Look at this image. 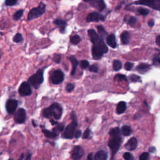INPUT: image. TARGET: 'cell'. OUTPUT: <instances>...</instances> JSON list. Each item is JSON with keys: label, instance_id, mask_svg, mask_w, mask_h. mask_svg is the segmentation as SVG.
<instances>
[{"label": "cell", "instance_id": "obj_39", "mask_svg": "<svg viewBox=\"0 0 160 160\" xmlns=\"http://www.w3.org/2000/svg\"><path fill=\"white\" fill-rule=\"evenodd\" d=\"M74 89V84H72V83H68L67 85V86H66V90L69 93L73 91Z\"/></svg>", "mask_w": 160, "mask_h": 160}, {"label": "cell", "instance_id": "obj_42", "mask_svg": "<svg viewBox=\"0 0 160 160\" xmlns=\"http://www.w3.org/2000/svg\"><path fill=\"white\" fill-rule=\"evenodd\" d=\"M123 158L126 160H130V159H133V156H132V154H131L130 153L126 152L123 154Z\"/></svg>", "mask_w": 160, "mask_h": 160}, {"label": "cell", "instance_id": "obj_40", "mask_svg": "<svg viewBox=\"0 0 160 160\" xmlns=\"http://www.w3.org/2000/svg\"><path fill=\"white\" fill-rule=\"evenodd\" d=\"M99 70V68L96 64H93L89 67V72L93 73H97Z\"/></svg>", "mask_w": 160, "mask_h": 160}, {"label": "cell", "instance_id": "obj_30", "mask_svg": "<svg viewBox=\"0 0 160 160\" xmlns=\"http://www.w3.org/2000/svg\"><path fill=\"white\" fill-rule=\"evenodd\" d=\"M81 41V38L78 35H74L70 38V42L73 45H78Z\"/></svg>", "mask_w": 160, "mask_h": 160}, {"label": "cell", "instance_id": "obj_2", "mask_svg": "<svg viewBox=\"0 0 160 160\" xmlns=\"http://www.w3.org/2000/svg\"><path fill=\"white\" fill-rule=\"evenodd\" d=\"M88 33L89 37L90 38L91 41L93 44V46L95 47V48L101 51L103 54L108 53V48L107 46L105 45V42L103 41V39L100 36H99V35L96 33L95 30L93 29L89 30L88 31Z\"/></svg>", "mask_w": 160, "mask_h": 160}, {"label": "cell", "instance_id": "obj_14", "mask_svg": "<svg viewBox=\"0 0 160 160\" xmlns=\"http://www.w3.org/2000/svg\"><path fill=\"white\" fill-rule=\"evenodd\" d=\"M84 149L79 146H76L75 147L72 153V158L74 160H78L81 159L82 157L84 156Z\"/></svg>", "mask_w": 160, "mask_h": 160}, {"label": "cell", "instance_id": "obj_49", "mask_svg": "<svg viewBox=\"0 0 160 160\" xmlns=\"http://www.w3.org/2000/svg\"><path fill=\"white\" fill-rule=\"evenodd\" d=\"M156 43L158 46H160V36H158L156 39Z\"/></svg>", "mask_w": 160, "mask_h": 160}, {"label": "cell", "instance_id": "obj_31", "mask_svg": "<svg viewBox=\"0 0 160 160\" xmlns=\"http://www.w3.org/2000/svg\"><path fill=\"white\" fill-rule=\"evenodd\" d=\"M13 40L14 42H15V43H21V42L23 41V38L22 35L21 33L16 34V35L13 37Z\"/></svg>", "mask_w": 160, "mask_h": 160}, {"label": "cell", "instance_id": "obj_45", "mask_svg": "<svg viewBox=\"0 0 160 160\" xmlns=\"http://www.w3.org/2000/svg\"><path fill=\"white\" fill-rule=\"evenodd\" d=\"M89 135H90V130L88 128L84 132L83 135V139H87V138H88L89 136Z\"/></svg>", "mask_w": 160, "mask_h": 160}, {"label": "cell", "instance_id": "obj_32", "mask_svg": "<svg viewBox=\"0 0 160 160\" xmlns=\"http://www.w3.org/2000/svg\"><path fill=\"white\" fill-rule=\"evenodd\" d=\"M153 64L154 66L156 67H159L160 64V57L159 54H158L154 56V57L153 59Z\"/></svg>", "mask_w": 160, "mask_h": 160}, {"label": "cell", "instance_id": "obj_55", "mask_svg": "<svg viewBox=\"0 0 160 160\" xmlns=\"http://www.w3.org/2000/svg\"><path fill=\"white\" fill-rule=\"evenodd\" d=\"M32 123H33V126H35V127H36V126H37V125H36V123H35L34 121H32Z\"/></svg>", "mask_w": 160, "mask_h": 160}, {"label": "cell", "instance_id": "obj_3", "mask_svg": "<svg viewBox=\"0 0 160 160\" xmlns=\"http://www.w3.org/2000/svg\"><path fill=\"white\" fill-rule=\"evenodd\" d=\"M63 113L62 107L59 103H55L51 105L50 107L45 108L43 111V115L46 118L53 116L55 120H59L61 118Z\"/></svg>", "mask_w": 160, "mask_h": 160}, {"label": "cell", "instance_id": "obj_37", "mask_svg": "<svg viewBox=\"0 0 160 160\" xmlns=\"http://www.w3.org/2000/svg\"><path fill=\"white\" fill-rule=\"evenodd\" d=\"M89 65V62L86 60H82L80 63V67L82 69H86Z\"/></svg>", "mask_w": 160, "mask_h": 160}, {"label": "cell", "instance_id": "obj_7", "mask_svg": "<svg viewBox=\"0 0 160 160\" xmlns=\"http://www.w3.org/2000/svg\"><path fill=\"white\" fill-rule=\"evenodd\" d=\"M134 4L147 6L158 11L160 9V0H139L135 2Z\"/></svg>", "mask_w": 160, "mask_h": 160}, {"label": "cell", "instance_id": "obj_48", "mask_svg": "<svg viewBox=\"0 0 160 160\" xmlns=\"http://www.w3.org/2000/svg\"><path fill=\"white\" fill-rule=\"evenodd\" d=\"M149 152L152 153H154L155 152H156V148L154 147H150L149 149Z\"/></svg>", "mask_w": 160, "mask_h": 160}, {"label": "cell", "instance_id": "obj_54", "mask_svg": "<svg viewBox=\"0 0 160 160\" xmlns=\"http://www.w3.org/2000/svg\"><path fill=\"white\" fill-rule=\"evenodd\" d=\"M24 156H25L24 154H21V156L20 157V159H24Z\"/></svg>", "mask_w": 160, "mask_h": 160}, {"label": "cell", "instance_id": "obj_21", "mask_svg": "<svg viewBox=\"0 0 160 160\" xmlns=\"http://www.w3.org/2000/svg\"><path fill=\"white\" fill-rule=\"evenodd\" d=\"M108 158V154L105 151H103V150H101V151H99L97 152L95 155V158L94 159L96 160H106Z\"/></svg>", "mask_w": 160, "mask_h": 160}, {"label": "cell", "instance_id": "obj_27", "mask_svg": "<svg viewBox=\"0 0 160 160\" xmlns=\"http://www.w3.org/2000/svg\"><path fill=\"white\" fill-rule=\"evenodd\" d=\"M125 21H126L127 23L130 26H133L135 25L136 23L138 21L137 18L134 17V16H131L128 19H127L126 18H125Z\"/></svg>", "mask_w": 160, "mask_h": 160}, {"label": "cell", "instance_id": "obj_52", "mask_svg": "<svg viewBox=\"0 0 160 160\" xmlns=\"http://www.w3.org/2000/svg\"><path fill=\"white\" fill-rule=\"evenodd\" d=\"M26 159H31V153H29L28 154V156L26 158Z\"/></svg>", "mask_w": 160, "mask_h": 160}, {"label": "cell", "instance_id": "obj_18", "mask_svg": "<svg viewBox=\"0 0 160 160\" xmlns=\"http://www.w3.org/2000/svg\"><path fill=\"white\" fill-rule=\"evenodd\" d=\"M106 43L112 48H115L117 46V43L116 41V38L115 35L111 34L110 35H108L106 36Z\"/></svg>", "mask_w": 160, "mask_h": 160}, {"label": "cell", "instance_id": "obj_4", "mask_svg": "<svg viewBox=\"0 0 160 160\" xmlns=\"http://www.w3.org/2000/svg\"><path fill=\"white\" fill-rule=\"evenodd\" d=\"M44 70L39 69L35 74L28 79V83L35 89H38L44 81Z\"/></svg>", "mask_w": 160, "mask_h": 160}, {"label": "cell", "instance_id": "obj_16", "mask_svg": "<svg viewBox=\"0 0 160 160\" xmlns=\"http://www.w3.org/2000/svg\"><path fill=\"white\" fill-rule=\"evenodd\" d=\"M54 23L59 28L60 32L63 33L65 31L66 27H67V21L64 20H62V19H57V20H55Z\"/></svg>", "mask_w": 160, "mask_h": 160}, {"label": "cell", "instance_id": "obj_29", "mask_svg": "<svg viewBox=\"0 0 160 160\" xmlns=\"http://www.w3.org/2000/svg\"><path fill=\"white\" fill-rule=\"evenodd\" d=\"M23 13H24V10H23V9H20V10L17 11L13 15L14 20H15V21H18L19 20H20L23 15Z\"/></svg>", "mask_w": 160, "mask_h": 160}, {"label": "cell", "instance_id": "obj_51", "mask_svg": "<svg viewBox=\"0 0 160 160\" xmlns=\"http://www.w3.org/2000/svg\"><path fill=\"white\" fill-rule=\"evenodd\" d=\"M93 153L89 154L88 155V156L87 159H89V160H92V159H93Z\"/></svg>", "mask_w": 160, "mask_h": 160}, {"label": "cell", "instance_id": "obj_19", "mask_svg": "<svg viewBox=\"0 0 160 160\" xmlns=\"http://www.w3.org/2000/svg\"><path fill=\"white\" fill-rule=\"evenodd\" d=\"M69 59L72 64V70L71 74H72V76H73V75L75 74V73H76V68L79 64V62H78V60L76 59V58H75L74 56L73 55L70 56Z\"/></svg>", "mask_w": 160, "mask_h": 160}, {"label": "cell", "instance_id": "obj_5", "mask_svg": "<svg viewBox=\"0 0 160 160\" xmlns=\"http://www.w3.org/2000/svg\"><path fill=\"white\" fill-rule=\"evenodd\" d=\"M46 10V5L43 3H41L38 7L33 8L28 13V20L29 21L34 20L37 18L41 16Z\"/></svg>", "mask_w": 160, "mask_h": 160}, {"label": "cell", "instance_id": "obj_35", "mask_svg": "<svg viewBox=\"0 0 160 160\" xmlns=\"http://www.w3.org/2000/svg\"><path fill=\"white\" fill-rule=\"evenodd\" d=\"M64 130V126L63 124H59L57 125V126L55 127V128L53 129V131L54 132L58 133V132H60V131H62Z\"/></svg>", "mask_w": 160, "mask_h": 160}, {"label": "cell", "instance_id": "obj_33", "mask_svg": "<svg viewBox=\"0 0 160 160\" xmlns=\"http://www.w3.org/2000/svg\"><path fill=\"white\" fill-rule=\"evenodd\" d=\"M130 79L132 82H141L142 81V78H141L140 76H138V75L136 74H131L130 76Z\"/></svg>", "mask_w": 160, "mask_h": 160}, {"label": "cell", "instance_id": "obj_41", "mask_svg": "<svg viewBox=\"0 0 160 160\" xmlns=\"http://www.w3.org/2000/svg\"><path fill=\"white\" fill-rule=\"evenodd\" d=\"M133 67V64L130 62H126L125 65V68L127 70V71H130L132 69Z\"/></svg>", "mask_w": 160, "mask_h": 160}, {"label": "cell", "instance_id": "obj_36", "mask_svg": "<svg viewBox=\"0 0 160 160\" xmlns=\"http://www.w3.org/2000/svg\"><path fill=\"white\" fill-rule=\"evenodd\" d=\"M115 80H119V81H121V80H124V81H127V78L124 74H116L115 76Z\"/></svg>", "mask_w": 160, "mask_h": 160}, {"label": "cell", "instance_id": "obj_12", "mask_svg": "<svg viewBox=\"0 0 160 160\" xmlns=\"http://www.w3.org/2000/svg\"><path fill=\"white\" fill-rule=\"evenodd\" d=\"M105 17L101 15V14L93 12L91 13H89L86 17V21L87 22H98L100 21H105Z\"/></svg>", "mask_w": 160, "mask_h": 160}, {"label": "cell", "instance_id": "obj_44", "mask_svg": "<svg viewBox=\"0 0 160 160\" xmlns=\"http://www.w3.org/2000/svg\"><path fill=\"white\" fill-rule=\"evenodd\" d=\"M53 60L56 63H59L61 62V55H55L53 56Z\"/></svg>", "mask_w": 160, "mask_h": 160}, {"label": "cell", "instance_id": "obj_11", "mask_svg": "<svg viewBox=\"0 0 160 160\" xmlns=\"http://www.w3.org/2000/svg\"><path fill=\"white\" fill-rule=\"evenodd\" d=\"M84 1L88 3L94 8H96L100 11L104 10L106 8L105 3L103 0H84Z\"/></svg>", "mask_w": 160, "mask_h": 160}, {"label": "cell", "instance_id": "obj_22", "mask_svg": "<svg viewBox=\"0 0 160 160\" xmlns=\"http://www.w3.org/2000/svg\"><path fill=\"white\" fill-rule=\"evenodd\" d=\"M92 55L95 59H100L103 55V53L100 50H98L95 47H92Z\"/></svg>", "mask_w": 160, "mask_h": 160}, {"label": "cell", "instance_id": "obj_50", "mask_svg": "<svg viewBox=\"0 0 160 160\" xmlns=\"http://www.w3.org/2000/svg\"><path fill=\"white\" fill-rule=\"evenodd\" d=\"M50 122H51V123L52 124V125H56V124H58V122L54 120H51Z\"/></svg>", "mask_w": 160, "mask_h": 160}, {"label": "cell", "instance_id": "obj_43", "mask_svg": "<svg viewBox=\"0 0 160 160\" xmlns=\"http://www.w3.org/2000/svg\"><path fill=\"white\" fill-rule=\"evenodd\" d=\"M149 158V153H143L140 155L139 159L140 160H147Z\"/></svg>", "mask_w": 160, "mask_h": 160}, {"label": "cell", "instance_id": "obj_25", "mask_svg": "<svg viewBox=\"0 0 160 160\" xmlns=\"http://www.w3.org/2000/svg\"><path fill=\"white\" fill-rule=\"evenodd\" d=\"M42 131H43V133L45 134L46 137L48 138H55L57 137L58 136V133L54 132V131H50L47 130H43Z\"/></svg>", "mask_w": 160, "mask_h": 160}, {"label": "cell", "instance_id": "obj_34", "mask_svg": "<svg viewBox=\"0 0 160 160\" xmlns=\"http://www.w3.org/2000/svg\"><path fill=\"white\" fill-rule=\"evenodd\" d=\"M138 11L139 15H143V16H147L148 15L149 13V9H146V8H142L138 9Z\"/></svg>", "mask_w": 160, "mask_h": 160}, {"label": "cell", "instance_id": "obj_24", "mask_svg": "<svg viewBox=\"0 0 160 160\" xmlns=\"http://www.w3.org/2000/svg\"><path fill=\"white\" fill-rule=\"evenodd\" d=\"M120 131L122 135L125 136H128L132 133V130H131V127L128 125H124L123 126H122Z\"/></svg>", "mask_w": 160, "mask_h": 160}, {"label": "cell", "instance_id": "obj_10", "mask_svg": "<svg viewBox=\"0 0 160 160\" xmlns=\"http://www.w3.org/2000/svg\"><path fill=\"white\" fill-rule=\"evenodd\" d=\"M19 93L21 96H30L32 94L30 84L28 82H23L19 88Z\"/></svg>", "mask_w": 160, "mask_h": 160}, {"label": "cell", "instance_id": "obj_6", "mask_svg": "<svg viewBox=\"0 0 160 160\" xmlns=\"http://www.w3.org/2000/svg\"><path fill=\"white\" fill-rule=\"evenodd\" d=\"M78 123L76 119L73 120V121L65 128L62 135V137L66 139H73L74 135L75 130L76 129Z\"/></svg>", "mask_w": 160, "mask_h": 160}, {"label": "cell", "instance_id": "obj_53", "mask_svg": "<svg viewBox=\"0 0 160 160\" xmlns=\"http://www.w3.org/2000/svg\"><path fill=\"white\" fill-rule=\"evenodd\" d=\"M2 55H3V52H2V51L1 50H0V59L1 58Z\"/></svg>", "mask_w": 160, "mask_h": 160}, {"label": "cell", "instance_id": "obj_23", "mask_svg": "<svg viewBox=\"0 0 160 160\" xmlns=\"http://www.w3.org/2000/svg\"><path fill=\"white\" fill-rule=\"evenodd\" d=\"M121 40L123 45H128L130 42V33L128 31H123L121 34Z\"/></svg>", "mask_w": 160, "mask_h": 160}, {"label": "cell", "instance_id": "obj_17", "mask_svg": "<svg viewBox=\"0 0 160 160\" xmlns=\"http://www.w3.org/2000/svg\"><path fill=\"white\" fill-rule=\"evenodd\" d=\"M150 68H151V66L149 64L141 63L136 67V70L141 74H144L146 73H147L150 69Z\"/></svg>", "mask_w": 160, "mask_h": 160}, {"label": "cell", "instance_id": "obj_8", "mask_svg": "<svg viewBox=\"0 0 160 160\" xmlns=\"http://www.w3.org/2000/svg\"><path fill=\"white\" fill-rule=\"evenodd\" d=\"M26 119V113L25 109L20 108L18 109L15 114L14 116V120L16 123L22 124L24 123Z\"/></svg>", "mask_w": 160, "mask_h": 160}, {"label": "cell", "instance_id": "obj_47", "mask_svg": "<svg viewBox=\"0 0 160 160\" xmlns=\"http://www.w3.org/2000/svg\"><path fill=\"white\" fill-rule=\"evenodd\" d=\"M154 25V21L153 20H150L148 21V26L149 27H153Z\"/></svg>", "mask_w": 160, "mask_h": 160}, {"label": "cell", "instance_id": "obj_38", "mask_svg": "<svg viewBox=\"0 0 160 160\" xmlns=\"http://www.w3.org/2000/svg\"><path fill=\"white\" fill-rule=\"evenodd\" d=\"M17 3V0H6L5 4L8 6H14Z\"/></svg>", "mask_w": 160, "mask_h": 160}, {"label": "cell", "instance_id": "obj_46", "mask_svg": "<svg viewBox=\"0 0 160 160\" xmlns=\"http://www.w3.org/2000/svg\"><path fill=\"white\" fill-rule=\"evenodd\" d=\"M81 136V130H77L76 131V133H75V138L78 139Z\"/></svg>", "mask_w": 160, "mask_h": 160}, {"label": "cell", "instance_id": "obj_1", "mask_svg": "<svg viewBox=\"0 0 160 160\" xmlns=\"http://www.w3.org/2000/svg\"><path fill=\"white\" fill-rule=\"evenodd\" d=\"M110 139L108 142V147L110 148L112 152L113 156L118 152L121 143V131L118 127L111 128L109 132Z\"/></svg>", "mask_w": 160, "mask_h": 160}, {"label": "cell", "instance_id": "obj_26", "mask_svg": "<svg viewBox=\"0 0 160 160\" xmlns=\"http://www.w3.org/2000/svg\"><path fill=\"white\" fill-rule=\"evenodd\" d=\"M97 29H98L99 34H100V37L101 38H105V36L108 35L107 32L105 30V28H103L102 26H98Z\"/></svg>", "mask_w": 160, "mask_h": 160}, {"label": "cell", "instance_id": "obj_13", "mask_svg": "<svg viewBox=\"0 0 160 160\" xmlns=\"http://www.w3.org/2000/svg\"><path fill=\"white\" fill-rule=\"evenodd\" d=\"M18 105V102L16 100L9 99L6 103V110L8 113H13L16 110Z\"/></svg>", "mask_w": 160, "mask_h": 160}, {"label": "cell", "instance_id": "obj_28", "mask_svg": "<svg viewBox=\"0 0 160 160\" xmlns=\"http://www.w3.org/2000/svg\"><path fill=\"white\" fill-rule=\"evenodd\" d=\"M113 69L115 71H119L122 68V63L119 60H115L113 62Z\"/></svg>", "mask_w": 160, "mask_h": 160}, {"label": "cell", "instance_id": "obj_20", "mask_svg": "<svg viewBox=\"0 0 160 160\" xmlns=\"http://www.w3.org/2000/svg\"><path fill=\"white\" fill-rule=\"evenodd\" d=\"M126 110V103L124 101H120L117 105L116 112L118 114L121 115L125 112Z\"/></svg>", "mask_w": 160, "mask_h": 160}, {"label": "cell", "instance_id": "obj_9", "mask_svg": "<svg viewBox=\"0 0 160 160\" xmlns=\"http://www.w3.org/2000/svg\"><path fill=\"white\" fill-rule=\"evenodd\" d=\"M64 80V73L59 69L55 70L51 76V81L55 84L62 83Z\"/></svg>", "mask_w": 160, "mask_h": 160}, {"label": "cell", "instance_id": "obj_15", "mask_svg": "<svg viewBox=\"0 0 160 160\" xmlns=\"http://www.w3.org/2000/svg\"><path fill=\"white\" fill-rule=\"evenodd\" d=\"M137 139H136V138L133 137L130 138L128 140V142L126 143V144H125V148L128 150H130V151H133L137 147Z\"/></svg>", "mask_w": 160, "mask_h": 160}]
</instances>
